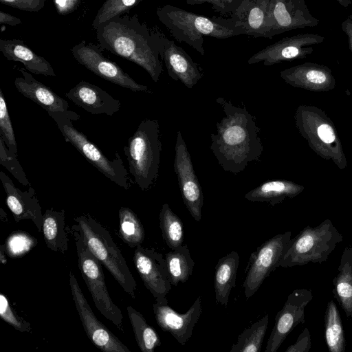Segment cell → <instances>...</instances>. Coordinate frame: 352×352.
<instances>
[{
	"instance_id": "cell-45",
	"label": "cell",
	"mask_w": 352,
	"mask_h": 352,
	"mask_svg": "<svg viewBox=\"0 0 352 352\" xmlns=\"http://www.w3.org/2000/svg\"><path fill=\"white\" fill-rule=\"evenodd\" d=\"M341 29L347 37L349 47L352 54V17L351 16L342 23Z\"/></svg>"
},
{
	"instance_id": "cell-9",
	"label": "cell",
	"mask_w": 352,
	"mask_h": 352,
	"mask_svg": "<svg viewBox=\"0 0 352 352\" xmlns=\"http://www.w3.org/2000/svg\"><path fill=\"white\" fill-rule=\"evenodd\" d=\"M76 247L78 266L97 309L117 328L123 331V315L109 294L102 263L90 251L76 224L70 229Z\"/></svg>"
},
{
	"instance_id": "cell-39",
	"label": "cell",
	"mask_w": 352,
	"mask_h": 352,
	"mask_svg": "<svg viewBox=\"0 0 352 352\" xmlns=\"http://www.w3.org/2000/svg\"><path fill=\"white\" fill-rule=\"evenodd\" d=\"M0 135L9 150L17 154L16 138L1 89H0Z\"/></svg>"
},
{
	"instance_id": "cell-10",
	"label": "cell",
	"mask_w": 352,
	"mask_h": 352,
	"mask_svg": "<svg viewBox=\"0 0 352 352\" xmlns=\"http://www.w3.org/2000/svg\"><path fill=\"white\" fill-rule=\"evenodd\" d=\"M292 239V232L278 234L258 246L250 256L249 268L243 283L246 299L252 297L276 267Z\"/></svg>"
},
{
	"instance_id": "cell-4",
	"label": "cell",
	"mask_w": 352,
	"mask_h": 352,
	"mask_svg": "<svg viewBox=\"0 0 352 352\" xmlns=\"http://www.w3.org/2000/svg\"><path fill=\"white\" fill-rule=\"evenodd\" d=\"M161 151L158 121L143 120L124 147L129 174L143 191L150 189L157 179Z\"/></svg>"
},
{
	"instance_id": "cell-26",
	"label": "cell",
	"mask_w": 352,
	"mask_h": 352,
	"mask_svg": "<svg viewBox=\"0 0 352 352\" xmlns=\"http://www.w3.org/2000/svg\"><path fill=\"white\" fill-rule=\"evenodd\" d=\"M305 189L302 185L285 179L270 180L262 183L245 195L250 201L267 202L274 206L286 199L300 194Z\"/></svg>"
},
{
	"instance_id": "cell-2",
	"label": "cell",
	"mask_w": 352,
	"mask_h": 352,
	"mask_svg": "<svg viewBox=\"0 0 352 352\" xmlns=\"http://www.w3.org/2000/svg\"><path fill=\"white\" fill-rule=\"evenodd\" d=\"M96 30L102 49L137 64L158 81L163 71L159 49L153 32L137 16H116Z\"/></svg>"
},
{
	"instance_id": "cell-17",
	"label": "cell",
	"mask_w": 352,
	"mask_h": 352,
	"mask_svg": "<svg viewBox=\"0 0 352 352\" xmlns=\"http://www.w3.org/2000/svg\"><path fill=\"white\" fill-rule=\"evenodd\" d=\"M168 76L191 89L203 77L199 65L180 46L159 32H152Z\"/></svg>"
},
{
	"instance_id": "cell-37",
	"label": "cell",
	"mask_w": 352,
	"mask_h": 352,
	"mask_svg": "<svg viewBox=\"0 0 352 352\" xmlns=\"http://www.w3.org/2000/svg\"><path fill=\"white\" fill-rule=\"evenodd\" d=\"M37 243L35 238L24 232L11 234L4 243L6 254L12 258H17L27 254Z\"/></svg>"
},
{
	"instance_id": "cell-22",
	"label": "cell",
	"mask_w": 352,
	"mask_h": 352,
	"mask_svg": "<svg viewBox=\"0 0 352 352\" xmlns=\"http://www.w3.org/2000/svg\"><path fill=\"white\" fill-rule=\"evenodd\" d=\"M281 78L288 85L305 90L322 92L333 90L336 79L331 69L316 63H304L280 72Z\"/></svg>"
},
{
	"instance_id": "cell-25",
	"label": "cell",
	"mask_w": 352,
	"mask_h": 352,
	"mask_svg": "<svg viewBox=\"0 0 352 352\" xmlns=\"http://www.w3.org/2000/svg\"><path fill=\"white\" fill-rule=\"evenodd\" d=\"M0 51L8 60L22 63L25 69L31 73L50 76H56L50 62L35 54L21 40L1 38Z\"/></svg>"
},
{
	"instance_id": "cell-41",
	"label": "cell",
	"mask_w": 352,
	"mask_h": 352,
	"mask_svg": "<svg viewBox=\"0 0 352 352\" xmlns=\"http://www.w3.org/2000/svg\"><path fill=\"white\" fill-rule=\"evenodd\" d=\"M189 5H201L207 3L212 9L221 14H231L241 0H183Z\"/></svg>"
},
{
	"instance_id": "cell-36",
	"label": "cell",
	"mask_w": 352,
	"mask_h": 352,
	"mask_svg": "<svg viewBox=\"0 0 352 352\" xmlns=\"http://www.w3.org/2000/svg\"><path fill=\"white\" fill-rule=\"evenodd\" d=\"M141 0H106L93 20V28L96 30L107 21L124 14Z\"/></svg>"
},
{
	"instance_id": "cell-15",
	"label": "cell",
	"mask_w": 352,
	"mask_h": 352,
	"mask_svg": "<svg viewBox=\"0 0 352 352\" xmlns=\"http://www.w3.org/2000/svg\"><path fill=\"white\" fill-rule=\"evenodd\" d=\"M133 260L144 286L152 294L155 302H168L166 296L172 285L165 257L153 249L139 245L134 250Z\"/></svg>"
},
{
	"instance_id": "cell-12",
	"label": "cell",
	"mask_w": 352,
	"mask_h": 352,
	"mask_svg": "<svg viewBox=\"0 0 352 352\" xmlns=\"http://www.w3.org/2000/svg\"><path fill=\"white\" fill-rule=\"evenodd\" d=\"M69 286L82 327L91 342L104 352H130L128 347L96 317L72 271H69Z\"/></svg>"
},
{
	"instance_id": "cell-21",
	"label": "cell",
	"mask_w": 352,
	"mask_h": 352,
	"mask_svg": "<svg viewBox=\"0 0 352 352\" xmlns=\"http://www.w3.org/2000/svg\"><path fill=\"white\" fill-rule=\"evenodd\" d=\"M0 179L6 192V204L15 221L31 220L38 231H42L43 214L34 189L30 186L28 190H21L2 170Z\"/></svg>"
},
{
	"instance_id": "cell-11",
	"label": "cell",
	"mask_w": 352,
	"mask_h": 352,
	"mask_svg": "<svg viewBox=\"0 0 352 352\" xmlns=\"http://www.w3.org/2000/svg\"><path fill=\"white\" fill-rule=\"evenodd\" d=\"M71 52L77 62L106 80L132 91L151 92L147 86L138 83L116 63L105 58L96 45L82 41Z\"/></svg>"
},
{
	"instance_id": "cell-13",
	"label": "cell",
	"mask_w": 352,
	"mask_h": 352,
	"mask_svg": "<svg viewBox=\"0 0 352 352\" xmlns=\"http://www.w3.org/2000/svg\"><path fill=\"white\" fill-rule=\"evenodd\" d=\"M175 151L173 168L183 201L193 219L199 221L204 204L202 188L195 174L186 142L179 131L177 133Z\"/></svg>"
},
{
	"instance_id": "cell-5",
	"label": "cell",
	"mask_w": 352,
	"mask_h": 352,
	"mask_svg": "<svg viewBox=\"0 0 352 352\" xmlns=\"http://www.w3.org/2000/svg\"><path fill=\"white\" fill-rule=\"evenodd\" d=\"M294 120L299 133L319 157L331 160L340 170L347 167L336 127L324 111L315 106L300 104L296 110Z\"/></svg>"
},
{
	"instance_id": "cell-32",
	"label": "cell",
	"mask_w": 352,
	"mask_h": 352,
	"mask_svg": "<svg viewBox=\"0 0 352 352\" xmlns=\"http://www.w3.org/2000/svg\"><path fill=\"white\" fill-rule=\"evenodd\" d=\"M126 311L140 349L142 352H153L156 347L161 345L158 333L133 307L128 306Z\"/></svg>"
},
{
	"instance_id": "cell-24",
	"label": "cell",
	"mask_w": 352,
	"mask_h": 352,
	"mask_svg": "<svg viewBox=\"0 0 352 352\" xmlns=\"http://www.w3.org/2000/svg\"><path fill=\"white\" fill-rule=\"evenodd\" d=\"M20 72L23 76L14 80V86L19 93L41 106L47 113L68 110L69 104L65 99L28 72L23 69Z\"/></svg>"
},
{
	"instance_id": "cell-42",
	"label": "cell",
	"mask_w": 352,
	"mask_h": 352,
	"mask_svg": "<svg viewBox=\"0 0 352 352\" xmlns=\"http://www.w3.org/2000/svg\"><path fill=\"white\" fill-rule=\"evenodd\" d=\"M46 0H0L8 6L26 12H38L45 6Z\"/></svg>"
},
{
	"instance_id": "cell-14",
	"label": "cell",
	"mask_w": 352,
	"mask_h": 352,
	"mask_svg": "<svg viewBox=\"0 0 352 352\" xmlns=\"http://www.w3.org/2000/svg\"><path fill=\"white\" fill-rule=\"evenodd\" d=\"M324 41V36L314 33L284 37L255 53L248 59V63L253 65L263 62L264 65L271 66L283 61L305 58L314 52L312 45Z\"/></svg>"
},
{
	"instance_id": "cell-44",
	"label": "cell",
	"mask_w": 352,
	"mask_h": 352,
	"mask_svg": "<svg viewBox=\"0 0 352 352\" xmlns=\"http://www.w3.org/2000/svg\"><path fill=\"white\" fill-rule=\"evenodd\" d=\"M82 0H54L57 12L60 15L68 14L74 11Z\"/></svg>"
},
{
	"instance_id": "cell-27",
	"label": "cell",
	"mask_w": 352,
	"mask_h": 352,
	"mask_svg": "<svg viewBox=\"0 0 352 352\" xmlns=\"http://www.w3.org/2000/svg\"><path fill=\"white\" fill-rule=\"evenodd\" d=\"M239 265V255L232 251L221 258L216 266L214 287L216 302L227 307L230 292L236 285V277Z\"/></svg>"
},
{
	"instance_id": "cell-29",
	"label": "cell",
	"mask_w": 352,
	"mask_h": 352,
	"mask_svg": "<svg viewBox=\"0 0 352 352\" xmlns=\"http://www.w3.org/2000/svg\"><path fill=\"white\" fill-rule=\"evenodd\" d=\"M65 214L64 210L47 209L43 214L42 231L47 248L64 254L68 249Z\"/></svg>"
},
{
	"instance_id": "cell-1",
	"label": "cell",
	"mask_w": 352,
	"mask_h": 352,
	"mask_svg": "<svg viewBox=\"0 0 352 352\" xmlns=\"http://www.w3.org/2000/svg\"><path fill=\"white\" fill-rule=\"evenodd\" d=\"M225 117L211 134L210 149L226 172L238 174L258 161L263 151L255 118L245 107H236L222 97L217 98Z\"/></svg>"
},
{
	"instance_id": "cell-46",
	"label": "cell",
	"mask_w": 352,
	"mask_h": 352,
	"mask_svg": "<svg viewBox=\"0 0 352 352\" xmlns=\"http://www.w3.org/2000/svg\"><path fill=\"white\" fill-rule=\"evenodd\" d=\"M0 23L15 26L22 23L21 20L8 13L0 11Z\"/></svg>"
},
{
	"instance_id": "cell-20",
	"label": "cell",
	"mask_w": 352,
	"mask_h": 352,
	"mask_svg": "<svg viewBox=\"0 0 352 352\" xmlns=\"http://www.w3.org/2000/svg\"><path fill=\"white\" fill-rule=\"evenodd\" d=\"M155 320L164 331L169 332L184 346L191 337L194 327L202 313L201 296H199L189 309L179 314L172 309L168 302H155L153 305Z\"/></svg>"
},
{
	"instance_id": "cell-48",
	"label": "cell",
	"mask_w": 352,
	"mask_h": 352,
	"mask_svg": "<svg viewBox=\"0 0 352 352\" xmlns=\"http://www.w3.org/2000/svg\"><path fill=\"white\" fill-rule=\"evenodd\" d=\"M352 17V16H351Z\"/></svg>"
},
{
	"instance_id": "cell-16",
	"label": "cell",
	"mask_w": 352,
	"mask_h": 352,
	"mask_svg": "<svg viewBox=\"0 0 352 352\" xmlns=\"http://www.w3.org/2000/svg\"><path fill=\"white\" fill-rule=\"evenodd\" d=\"M312 299V292L307 289H295L288 296L283 307L276 315L265 352H276L290 332L299 324L305 323V309Z\"/></svg>"
},
{
	"instance_id": "cell-40",
	"label": "cell",
	"mask_w": 352,
	"mask_h": 352,
	"mask_svg": "<svg viewBox=\"0 0 352 352\" xmlns=\"http://www.w3.org/2000/svg\"><path fill=\"white\" fill-rule=\"evenodd\" d=\"M0 316L3 320L21 332L30 331V324L21 319L12 309L3 294L0 295Z\"/></svg>"
},
{
	"instance_id": "cell-30",
	"label": "cell",
	"mask_w": 352,
	"mask_h": 352,
	"mask_svg": "<svg viewBox=\"0 0 352 352\" xmlns=\"http://www.w3.org/2000/svg\"><path fill=\"white\" fill-rule=\"evenodd\" d=\"M165 261L172 285L185 283L191 276L195 262L187 245H182L167 252Z\"/></svg>"
},
{
	"instance_id": "cell-18",
	"label": "cell",
	"mask_w": 352,
	"mask_h": 352,
	"mask_svg": "<svg viewBox=\"0 0 352 352\" xmlns=\"http://www.w3.org/2000/svg\"><path fill=\"white\" fill-rule=\"evenodd\" d=\"M270 39L292 30L316 27L320 22L304 0H270Z\"/></svg>"
},
{
	"instance_id": "cell-8",
	"label": "cell",
	"mask_w": 352,
	"mask_h": 352,
	"mask_svg": "<svg viewBox=\"0 0 352 352\" xmlns=\"http://www.w3.org/2000/svg\"><path fill=\"white\" fill-rule=\"evenodd\" d=\"M48 115L55 121L66 142L71 143L106 177L124 189H129V173L120 154L116 152L113 160L109 159L83 133L75 128L73 121L80 118L77 113L67 110Z\"/></svg>"
},
{
	"instance_id": "cell-35",
	"label": "cell",
	"mask_w": 352,
	"mask_h": 352,
	"mask_svg": "<svg viewBox=\"0 0 352 352\" xmlns=\"http://www.w3.org/2000/svg\"><path fill=\"white\" fill-rule=\"evenodd\" d=\"M120 237L130 248L141 245L145 237L143 226L129 208L121 207L118 212Z\"/></svg>"
},
{
	"instance_id": "cell-38",
	"label": "cell",
	"mask_w": 352,
	"mask_h": 352,
	"mask_svg": "<svg viewBox=\"0 0 352 352\" xmlns=\"http://www.w3.org/2000/svg\"><path fill=\"white\" fill-rule=\"evenodd\" d=\"M0 164L6 168L19 183L23 186H30L29 180L17 159V154L9 150L1 135Z\"/></svg>"
},
{
	"instance_id": "cell-3",
	"label": "cell",
	"mask_w": 352,
	"mask_h": 352,
	"mask_svg": "<svg viewBox=\"0 0 352 352\" xmlns=\"http://www.w3.org/2000/svg\"><path fill=\"white\" fill-rule=\"evenodd\" d=\"M160 21L178 42L204 55V36L228 38L240 35L228 19L209 18L167 4L157 9Z\"/></svg>"
},
{
	"instance_id": "cell-7",
	"label": "cell",
	"mask_w": 352,
	"mask_h": 352,
	"mask_svg": "<svg viewBox=\"0 0 352 352\" xmlns=\"http://www.w3.org/2000/svg\"><path fill=\"white\" fill-rule=\"evenodd\" d=\"M343 236L330 219H325L316 227L307 226L288 243L276 267L305 265L309 263L325 262Z\"/></svg>"
},
{
	"instance_id": "cell-6",
	"label": "cell",
	"mask_w": 352,
	"mask_h": 352,
	"mask_svg": "<svg viewBox=\"0 0 352 352\" xmlns=\"http://www.w3.org/2000/svg\"><path fill=\"white\" fill-rule=\"evenodd\" d=\"M74 221L90 251L124 291L135 298L136 282L110 232L89 214L78 216L74 218Z\"/></svg>"
},
{
	"instance_id": "cell-43",
	"label": "cell",
	"mask_w": 352,
	"mask_h": 352,
	"mask_svg": "<svg viewBox=\"0 0 352 352\" xmlns=\"http://www.w3.org/2000/svg\"><path fill=\"white\" fill-rule=\"evenodd\" d=\"M311 346V335L307 328H305L298 336L296 342L290 345L285 352H308Z\"/></svg>"
},
{
	"instance_id": "cell-31",
	"label": "cell",
	"mask_w": 352,
	"mask_h": 352,
	"mask_svg": "<svg viewBox=\"0 0 352 352\" xmlns=\"http://www.w3.org/2000/svg\"><path fill=\"white\" fill-rule=\"evenodd\" d=\"M324 338L330 352H344L346 340L340 312L333 300L328 302L324 316Z\"/></svg>"
},
{
	"instance_id": "cell-33",
	"label": "cell",
	"mask_w": 352,
	"mask_h": 352,
	"mask_svg": "<svg viewBox=\"0 0 352 352\" xmlns=\"http://www.w3.org/2000/svg\"><path fill=\"white\" fill-rule=\"evenodd\" d=\"M269 316L265 314L262 318L245 329L234 344L230 352H260L267 332Z\"/></svg>"
},
{
	"instance_id": "cell-34",
	"label": "cell",
	"mask_w": 352,
	"mask_h": 352,
	"mask_svg": "<svg viewBox=\"0 0 352 352\" xmlns=\"http://www.w3.org/2000/svg\"><path fill=\"white\" fill-rule=\"evenodd\" d=\"M159 220L162 238L168 247L174 250L182 245L184 239L183 223L168 204L162 205Z\"/></svg>"
},
{
	"instance_id": "cell-19",
	"label": "cell",
	"mask_w": 352,
	"mask_h": 352,
	"mask_svg": "<svg viewBox=\"0 0 352 352\" xmlns=\"http://www.w3.org/2000/svg\"><path fill=\"white\" fill-rule=\"evenodd\" d=\"M270 4V0H241L228 20L240 34L268 38Z\"/></svg>"
},
{
	"instance_id": "cell-23",
	"label": "cell",
	"mask_w": 352,
	"mask_h": 352,
	"mask_svg": "<svg viewBox=\"0 0 352 352\" xmlns=\"http://www.w3.org/2000/svg\"><path fill=\"white\" fill-rule=\"evenodd\" d=\"M75 104L91 114L113 116L121 108V102L97 85L80 81L65 94Z\"/></svg>"
},
{
	"instance_id": "cell-28",
	"label": "cell",
	"mask_w": 352,
	"mask_h": 352,
	"mask_svg": "<svg viewBox=\"0 0 352 352\" xmlns=\"http://www.w3.org/2000/svg\"><path fill=\"white\" fill-rule=\"evenodd\" d=\"M332 294L344 310L346 316L352 319V247L346 246L333 280Z\"/></svg>"
},
{
	"instance_id": "cell-47",
	"label": "cell",
	"mask_w": 352,
	"mask_h": 352,
	"mask_svg": "<svg viewBox=\"0 0 352 352\" xmlns=\"http://www.w3.org/2000/svg\"><path fill=\"white\" fill-rule=\"evenodd\" d=\"M341 6L344 8L349 7L352 3V0H336Z\"/></svg>"
}]
</instances>
